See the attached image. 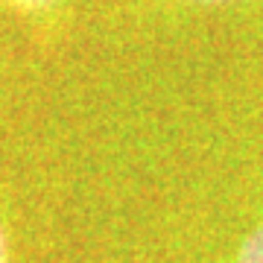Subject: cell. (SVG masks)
Segmentation results:
<instances>
[{"label": "cell", "instance_id": "7a4b0ae2", "mask_svg": "<svg viewBox=\"0 0 263 263\" xmlns=\"http://www.w3.org/2000/svg\"><path fill=\"white\" fill-rule=\"evenodd\" d=\"M0 263H6V254H3V234H0Z\"/></svg>", "mask_w": 263, "mask_h": 263}, {"label": "cell", "instance_id": "3957f363", "mask_svg": "<svg viewBox=\"0 0 263 263\" xmlns=\"http://www.w3.org/2000/svg\"><path fill=\"white\" fill-rule=\"evenodd\" d=\"M29 3H41V0H29Z\"/></svg>", "mask_w": 263, "mask_h": 263}, {"label": "cell", "instance_id": "6da1fadb", "mask_svg": "<svg viewBox=\"0 0 263 263\" xmlns=\"http://www.w3.org/2000/svg\"><path fill=\"white\" fill-rule=\"evenodd\" d=\"M237 263H263V226L243 243V249L237 254Z\"/></svg>", "mask_w": 263, "mask_h": 263}]
</instances>
